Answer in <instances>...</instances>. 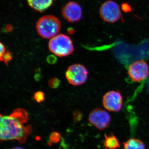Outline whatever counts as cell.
Segmentation results:
<instances>
[{
    "label": "cell",
    "mask_w": 149,
    "mask_h": 149,
    "mask_svg": "<svg viewBox=\"0 0 149 149\" xmlns=\"http://www.w3.org/2000/svg\"><path fill=\"white\" fill-rule=\"evenodd\" d=\"M10 116L1 115L0 119V137L1 141L17 140L23 143L28 136L32 133L31 125L26 127Z\"/></svg>",
    "instance_id": "6da1fadb"
},
{
    "label": "cell",
    "mask_w": 149,
    "mask_h": 149,
    "mask_svg": "<svg viewBox=\"0 0 149 149\" xmlns=\"http://www.w3.org/2000/svg\"><path fill=\"white\" fill-rule=\"evenodd\" d=\"M61 23L57 17L47 15L40 17L36 24L37 33L45 39H52L60 31Z\"/></svg>",
    "instance_id": "7a4b0ae2"
},
{
    "label": "cell",
    "mask_w": 149,
    "mask_h": 149,
    "mask_svg": "<svg viewBox=\"0 0 149 149\" xmlns=\"http://www.w3.org/2000/svg\"><path fill=\"white\" fill-rule=\"evenodd\" d=\"M49 48L55 55L63 57L71 54L74 46L70 37L64 34H59L52 38L49 43Z\"/></svg>",
    "instance_id": "3957f363"
},
{
    "label": "cell",
    "mask_w": 149,
    "mask_h": 149,
    "mask_svg": "<svg viewBox=\"0 0 149 149\" xmlns=\"http://www.w3.org/2000/svg\"><path fill=\"white\" fill-rule=\"evenodd\" d=\"M88 72L83 65L74 64L70 65L65 72V77L68 83L74 86L85 83L88 79Z\"/></svg>",
    "instance_id": "277c9868"
},
{
    "label": "cell",
    "mask_w": 149,
    "mask_h": 149,
    "mask_svg": "<svg viewBox=\"0 0 149 149\" xmlns=\"http://www.w3.org/2000/svg\"><path fill=\"white\" fill-rule=\"evenodd\" d=\"M101 17L104 21L114 23L121 17L120 7L117 3L112 1H107L102 5L100 10Z\"/></svg>",
    "instance_id": "5b68a950"
},
{
    "label": "cell",
    "mask_w": 149,
    "mask_h": 149,
    "mask_svg": "<svg viewBox=\"0 0 149 149\" xmlns=\"http://www.w3.org/2000/svg\"><path fill=\"white\" fill-rule=\"evenodd\" d=\"M128 73L132 81L141 82L149 77L148 65L143 60L135 61L129 65Z\"/></svg>",
    "instance_id": "8992f818"
},
{
    "label": "cell",
    "mask_w": 149,
    "mask_h": 149,
    "mask_svg": "<svg viewBox=\"0 0 149 149\" xmlns=\"http://www.w3.org/2000/svg\"><path fill=\"white\" fill-rule=\"evenodd\" d=\"M88 120L97 129L104 130L110 124L111 117L106 111L102 109L97 108L91 112L88 117Z\"/></svg>",
    "instance_id": "52a82bcc"
},
{
    "label": "cell",
    "mask_w": 149,
    "mask_h": 149,
    "mask_svg": "<svg viewBox=\"0 0 149 149\" xmlns=\"http://www.w3.org/2000/svg\"><path fill=\"white\" fill-rule=\"evenodd\" d=\"M102 104L104 107L111 112H118L122 109L123 98L119 91H110L103 96Z\"/></svg>",
    "instance_id": "ba28073f"
},
{
    "label": "cell",
    "mask_w": 149,
    "mask_h": 149,
    "mask_svg": "<svg viewBox=\"0 0 149 149\" xmlns=\"http://www.w3.org/2000/svg\"><path fill=\"white\" fill-rule=\"evenodd\" d=\"M61 13L65 19L69 22L79 21L82 17V9L78 3L70 1L67 3L61 9Z\"/></svg>",
    "instance_id": "9c48e42d"
},
{
    "label": "cell",
    "mask_w": 149,
    "mask_h": 149,
    "mask_svg": "<svg viewBox=\"0 0 149 149\" xmlns=\"http://www.w3.org/2000/svg\"><path fill=\"white\" fill-rule=\"evenodd\" d=\"M56 0H26L32 9L39 12H43L50 7Z\"/></svg>",
    "instance_id": "30bf717a"
},
{
    "label": "cell",
    "mask_w": 149,
    "mask_h": 149,
    "mask_svg": "<svg viewBox=\"0 0 149 149\" xmlns=\"http://www.w3.org/2000/svg\"><path fill=\"white\" fill-rule=\"evenodd\" d=\"M103 145L105 149H116L120 148L119 141L113 133L109 135L105 134Z\"/></svg>",
    "instance_id": "8fae6325"
},
{
    "label": "cell",
    "mask_w": 149,
    "mask_h": 149,
    "mask_svg": "<svg viewBox=\"0 0 149 149\" xmlns=\"http://www.w3.org/2000/svg\"><path fill=\"white\" fill-rule=\"evenodd\" d=\"M124 149H146L143 141L136 139H130L123 143Z\"/></svg>",
    "instance_id": "7c38bea8"
},
{
    "label": "cell",
    "mask_w": 149,
    "mask_h": 149,
    "mask_svg": "<svg viewBox=\"0 0 149 149\" xmlns=\"http://www.w3.org/2000/svg\"><path fill=\"white\" fill-rule=\"evenodd\" d=\"M10 116L18 120L22 125L26 123L28 120L27 111L22 109H17L15 110Z\"/></svg>",
    "instance_id": "4fadbf2b"
},
{
    "label": "cell",
    "mask_w": 149,
    "mask_h": 149,
    "mask_svg": "<svg viewBox=\"0 0 149 149\" xmlns=\"http://www.w3.org/2000/svg\"><path fill=\"white\" fill-rule=\"evenodd\" d=\"M48 85L50 88L56 89L60 85V80L56 77H53L49 80Z\"/></svg>",
    "instance_id": "5bb4252c"
},
{
    "label": "cell",
    "mask_w": 149,
    "mask_h": 149,
    "mask_svg": "<svg viewBox=\"0 0 149 149\" xmlns=\"http://www.w3.org/2000/svg\"><path fill=\"white\" fill-rule=\"evenodd\" d=\"M61 139V136L58 132H53L50 135L49 140L52 143H58L60 141Z\"/></svg>",
    "instance_id": "9a60e30c"
},
{
    "label": "cell",
    "mask_w": 149,
    "mask_h": 149,
    "mask_svg": "<svg viewBox=\"0 0 149 149\" xmlns=\"http://www.w3.org/2000/svg\"><path fill=\"white\" fill-rule=\"evenodd\" d=\"M33 98L37 102L41 103L45 101V94L42 91H38L34 94Z\"/></svg>",
    "instance_id": "2e32d148"
},
{
    "label": "cell",
    "mask_w": 149,
    "mask_h": 149,
    "mask_svg": "<svg viewBox=\"0 0 149 149\" xmlns=\"http://www.w3.org/2000/svg\"><path fill=\"white\" fill-rule=\"evenodd\" d=\"M13 59V54L10 51H8L6 52V53L4 55L1 61H4L6 65H8L9 62Z\"/></svg>",
    "instance_id": "e0dca14e"
},
{
    "label": "cell",
    "mask_w": 149,
    "mask_h": 149,
    "mask_svg": "<svg viewBox=\"0 0 149 149\" xmlns=\"http://www.w3.org/2000/svg\"><path fill=\"white\" fill-rule=\"evenodd\" d=\"M73 119L77 122H79L82 120L83 118V114L79 111L75 110L73 113Z\"/></svg>",
    "instance_id": "ac0fdd59"
},
{
    "label": "cell",
    "mask_w": 149,
    "mask_h": 149,
    "mask_svg": "<svg viewBox=\"0 0 149 149\" xmlns=\"http://www.w3.org/2000/svg\"><path fill=\"white\" fill-rule=\"evenodd\" d=\"M47 62L50 64H54L57 61V58L55 55H50L47 57Z\"/></svg>",
    "instance_id": "d6986e66"
},
{
    "label": "cell",
    "mask_w": 149,
    "mask_h": 149,
    "mask_svg": "<svg viewBox=\"0 0 149 149\" xmlns=\"http://www.w3.org/2000/svg\"><path fill=\"white\" fill-rule=\"evenodd\" d=\"M6 48L3 43L1 42V52H0V59L1 61L4 55L6 53Z\"/></svg>",
    "instance_id": "ffe728a7"
},
{
    "label": "cell",
    "mask_w": 149,
    "mask_h": 149,
    "mask_svg": "<svg viewBox=\"0 0 149 149\" xmlns=\"http://www.w3.org/2000/svg\"><path fill=\"white\" fill-rule=\"evenodd\" d=\"M13 27L11 24H8L6 26L5 31L6 32H10L13 30Z\"/></svg>",
    "instance_id": "44dd1931"
},
{
    "label": "cell",
    "mask_w": 149,
    "mask_h": 149,
    "mask_svg": "<svg viewBox=\"0 0 149 149\" xmlns=\"http://www.w3.org/2000/svg\"><path fill=\"white\" fill-rule=\"evenodd\" d=\"M123 8V10L125 12L129 11L130 10V7L127 4H124L122 5Z\"/></svg>",
    "instance_id": "7402d4cb"
},
{
    "label": "cell",
    "mask_w": 149,
    "mask_h": 149,
    "mask_svg": "<svg viewBox=\"0 0 149 149\" xmlns=\"http://www.w3.org/2000/svg\"><path fill=\"white\" fill-rule=\"evenodd\" d=\"M68 32L70 35H72L74 33V30L72 28H69L68 29Z\"/></svg>",
    "instance_id": "603a6c76"
},
{
    "label": "cell",
    "mask_w": 149,
    "mask_h": 149,
    "mask_svg": "<svg viewBox=\"0 0 149 149\" xmlns=\"http://www.w3.org/2000/svg\"><path fill=\"white\" fill-rule=\"evenodd\" d=\"M10 149H24L23 148H20V147H15Z\"/></svg>",
    "instance_id": "cb8c5ba5"
}]
</instances>
